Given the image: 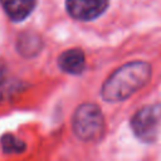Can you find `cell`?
Listing matches in <instances>:
<instances>
[{
    "mask_svg": "<svg viewBox=\"0 0 161 161\" xmlns=\"http://www.w3.org/2000/svg\"><path fill=\"white\" fill-rule=\"evenodd\" d=\"M151 67L146 62H131L114 70L103 83L102 97L108 102L128 98L150 79Z\"/></svg>",
    "mask_w": 161,
    "mask_h": 161,
    "instance_id": "obj_1",
    "label": "cell"
},
{
    "mask_svg": "<svg viewBox=\"0 0 161 161\" xmlns=\"http://www.w3.org/2000/svg\"><path fill=\"white\" fill-rule=\"evenodd\" d=\"M72 126L74 133L82 141H96L103 135L104 118L98 106L83 103L77 108Z\"/></svg>",
    "mask_w": 161,
    "mask_h": 161,
    "instance_id": "obj_2",
    "label": "cell"
},
{
    "mask_svg": "<svg viewBox=\"0 0 161 161\" xmlns=\"http://www.w3.org/2000/svg\"><path fill=\"white\" fill-rule=\"evenodd\" d=\"M161 125V104H150L138 109L132 119L131 127L135 135L143 142L156 140Z\"/></svg>",
    "mask_w": 161,
    "mask_h": 161,
    "instance_id": "obj_3",
    "label": "cell"
},
{
    "mask_svg": "<svg viewBox=\"0 0 161 161\" xmlns=\"http://www.w3.org/2000/svg\"><path fill=\"white\" fill-rule=\"evenodd\" d=\"M69 15L77 20H92L99 16L108 6V0H67Z\"/></svg>",
    "mask_w": 161,
    "mask_h": 161,
    "instance_id": "obj_4",
    "label": "cell"
},
{
    "mask_svg": "<svg viewBox=\"0 0 161 161\" xmlns=\"http://www.w3.org/2000/svg\"><path fill=\"white\" fill-rule=\"evenodd\" d=\"M86 58L80 49H68L59 57V67L70 74H79L84 69Z\"/></svg>",
    "mask_w": 161,
    "mask_h": 161,
    "instance_id": "obj_5",
    "label": "cell"
},
{
    "mask_svg": "<svg viewBox=\"0 0 161 161\" xmlns=\"http://www.w3.org/2000/svg\"><path fill=\"white\" fill-rule=\"evenodd\" d=\"M6 15L14 20H24L34 9L35 0H0Z\"/></svg>",
    "mask_w": 161,
    "mask_h": 161,
    "instance_id": "obj_6",
    "label": "cell"
},
{
    "mask_svg": "<svg viewBox=\"0 0 161 161\" xmlns=\"http://www.w3.org/2000/svg\"><path fill=\"white\" fill-rule=\"evenodd\" d=\"M1 147H3L4 152L19 153V152H23L25 150V143L21 140H19L18 137H15L14 135L6 133L1 138Z\"/></svg>",
    "mask_w": 161,
    "mask_h": 161,
    "instance_id": "obj_7",
    "label": "cell"
},
{
    "mask_svg": "<svg viewBox=\"0 0 161 161\" xmlns=\"http://www.w3.org/2000/svg\"><path fill=\"white\" fill-rule=\"evenodd\" d=\"M3 74H4V69H3V67H1V64H0V82H1V79H3Z\"/></svg>",
    "mask_w": 161,
    "mask_h": 161,
    "instance_id": "obj_8",
    "label": "cell"
}]
</instances>
